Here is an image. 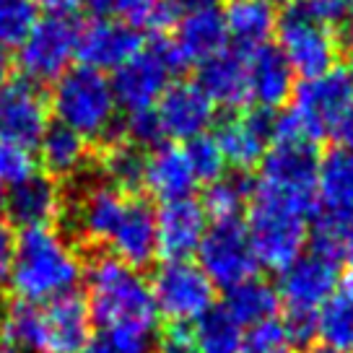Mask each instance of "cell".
<instances>
[{"label": "cell", "mask_w": 353, "mask_h": 353, "mask_svg": "<svg viewBox=\"0 0 353 353\" xmlns=\"http://www.w3.org/2000/svg\"><path fill=\"white\" fill-rule=\"evenodd\" d=\"M83 276V254L63 232L52 226L21 229L13 244L8 270L11 291L21 301L47 304L70 294Z\"/></svg>", "instance_id": "6da1fadb"}, {"label": "cell", "mask_w": 353, "mask_h": 353, "mask_svg": "<svg viewBox=\"0 0 353 353\" xmlns=\"http://www.w3.org/2000/svg\"><path fill=\"white\" fill-rule=\"evenodd\" d=\"M88 288V312L99 327L154 332L156 312L151 286L141 270L125 265L110 252H97L83 260Z\"/></svg>", "instance_id": "7a4b0ae2"}, {"label": "cell", "mask_w": 353, "mask_h": 353, "mask_svg": "<svg viewBox=\"0 0 353 353\" xmlns=\"http://www.w3.org/2000/svg\"><path fill=\"white\" fill-rule=\"evenodd\" d=\"M294 104L276 117L273 141H320L332 135L343 114L353 107V81L348 70L332 68L327 73L301 81L294 86Z\"/></svg>", "instance_id": "3957f363"}, {"label": "cell", "mask_w": 353, "mask_h": 353, "mask_svg": "<svg viewBox=\"0 0 353 353\" xmlns=\"http://www.w3.org/2000/svg\"><path fill=\"white\" fill-rule=\"evenodd\" d=\"M52 110L60 125L86 141H104L117 130V101L112 81L91 68H70L57 78Z\"/></svg>", "instance_id": "277c9868"}, {"label": "cell", "mask_w": 353, "mask_h": 353, "mask_svg": "<svg viewBox=\"0 0 353 353\" xmlns=\"http://www.w3.org/2000/svg\"><path fill=\"white\" fill-rule=\"evenodd\" d=\"M343 263V239L330 232L314 229L309 252L296 257L281 270L278 278V299L286 312H307L317 314L320 307L338 291Z\"/></svg>", "instance_id": "5b68a950"}, {"label": "cell", "mask_w": 353, "mask_h": 353, "mask_svg": "<svg viewBox=\"0 0 353 353\" xmlns=\"http://www.w3.org/2000/svg\"><path fill=\"white\" fill-rule=\"evenodd\" d=\"M320 156L309 141H273L260 161V185L254 192L276 200L301 216L317 210Z\"/></svg>", "instance_id": "8992f818"}, {"label": "cell", "mask_w": 353, "mask_h": 353, "mask_svg": "<svg viewBox=\"0 0 353 353\" xmlns=\"http://www.w3.org/2000/svg\"><path fill=\"white\" fill-rule=\"evenodd\" d=\"M244 229H247L257 263L278 273L288 268L296 257H301L309 242L307 216L265 198L260 192L252 195Z\"/></svg>", "instance_id": "52a82bcc"}, {"label": "cell", "mask_w": 353, "mask_h": 353, "mask_svg": "<svg viewBox=\"0 0 353 353\" xmlns=\"http://www.w3.org/2000/svg\"><path fill=\"white\" fill-rule=\"evenodd\" d=\"M182 68L185 63L172 42L159 39L143 47L132 60L114 70L112 91L117 107H125L128 112L154 110V104H159L164 91L172 86V76Z\"/></svg>", "instance_id": "ba28073f"}, {"label": "cell", "mask_w": 353, "mask_h": 353, "mask_svg": "<svg viewBox=\"0 0 353 353\" xmlns=\"http://www.w3.org/2000/svg\"><path fill=\"white\" fill-rule=\"evenodd\" d=\"M151 296L156 312L166 322L200 320L216 301V286L200 270V265L190 260H164L151 278Z\"/></svg>", "instance_id": "9c48e42d"}, {"label": "cell", "mask_w": 353, "mask_h": 353, "mask_svg": "<svg viewBox=\"0 0 353 353\" xmlns=\"http://www.w3.org/2000/svg\"><path fill=\"white\" fill-rule=\"evenodd\" d=\"M278 50L283 52L294 73L304 78L322 76L338 63V39L330 26L312 19L299 3L288 6L276 23Z\"/></svg>", "instance_id": "30bf717a"}, {"label": "cell", "mask_w": 353, "mask_h": 353, "mask_svg": "<svg viewBox=\"0 0 353 353\" xmlns=\"http://www.w3.org/2000/svg\"><path fill=\"white\" fill-rule=\"evenodd\" d=\"M198 257L200 270L208 276L210 283L226 291L250 278H257L260 270L247 229L239 219L216 221L213 226H208L198 247Z\"/></svg>", "instance_id": "8fae6325"}, {"label": "cell", "mask_w": 353, "mask_h": 353, "mask_svg": "<svg viewBox=\"0 0 353 353\" xmlns=\"http://www.w3.org/2000/svg\"><path fill=\"white\" fill-rule=\"evenodd\" d=\"M78 29L70 19L44 16L34 23L29 37L19 44V65L23 78L32 83L57 81L70 70V60L76 57Z\"/></svg>", "instance_id": "7c38bea8"}, {"label": "cell", "mask_w": 353, "mask_h": 353, "mask_svg": "<svg viewBox=\"0 0 353 353\" xmlns=\"http://www.w3.org/2000/svg\"><path fill=\"white\" fill-rule=\"evenodd\" d=\"M47 120L50 107L37 83L26 78H13L0 86V141L29 151L47 132Z\"/></svg>", "instance_id": "4fadbf2b"}, {"label": "cell", "mask_w": 353, "mask_h": 353, "mask_svg": "<svg viewBox=\"0 0 353 353\" xmlns=\"http://www.w3.org/2000/svg\"><path fill=\"white\" fill-rule=\"evenodd\" d=\"M353 216V154L341 145L330 148L320 159L317 169V229H327L343 236V229Z\"/></svg>", "instance_id": "5bb4252c"}, {"label": "cell", "mask_w": 353, "mask_h": 353, "mask_svg": "<svg viewBox=\"0 0 353 353\" xmlns=\"http://www.w3.org/2000/svg\"><path fill=\"white\" fill-rule=\"evenodd\" d=\"M128 195L117 192L107 182L88 185L76 195L70 205V232L78 242L88 247L110 244L114 229L120 226L122 213L128 208Z\"/></svg>", "instance_id": "9a60e30c"}, {"label": "cell", "mask_w": 353, "mask_h": 353, "mask_svg": "<svg viewBox=\"0 0 353 353\" xmlns=\"http://www.w3.org/2000/svg\"><path fill=\"white\" fill-rule=\"evenodd\" d=\"M143 50V37L130 23L97 19L78 29L76 57L91 70H117Z\"/></svg>", "instance_id": "2e32d148"}, {"label": "cell", "mask_w": 353, "mask_h": 353, "mask_svg": "<svg viewBox=\"0 0 353 353\" xmlns=\"http://www.w3.org/2000/svg\"><path fill=\"white\" fill-rule=\"evenodd\" d=\"M213 114H216L213 101L200 91L195 81L172 83L156 104L161 132L172 141H185V143L208 132L213 125Z\"/></svg>", "instance_id": "e0dca14e"}, {"label": "cell", "mask_w": 353, "mask_h": 353, "mask_svg": "<svg viewBox=\"0 0 353 353\" xmlns=\"http://www.w3.org/2000/svg\"><path fill=\"white\" fill-rule=\"evenodd\" d=\"M213 138L226 164H234L239 172H244L263 161L265 151L276 138V117L268 110L234 114L221 122L219 132Z\"/></svg>", "instance_id": "ac0fdd59"}, {"label": "cell", "mask_w": 353, "mask_h": 353, "mask_svg": "<svg viewBox=\"0 0 353 353\" xmlns=\"http://www.w3.org/2000/svg\"><path fill=\"white\" fill-rule=\"evenodd\" d=\"M208 232V213L192 198L164 203L156 213V247L166 260H190Z\"/></svg>", "instance_id": "d6986e66"}, {"label": "cell", "mask_w": 353, "mask_h": 353, "mask_svg": "<svg viewBox=\"0 0 353 353\" xmlns=\"http://www.w3.org/2000/svg\"><path fill=\"white\" fill-rule=\"evenodd\" d=\"M44 312V341L47 353H83L91 341V312L83 294L70 291L47 301Z\"/></svg>", "instance_id": "ffe728a7"}, {"label": "cell", "mask_w": 353, "mask_h": 353, "mask_svg": "<svg viewBox=\"0 0 353 353\" xmlns=\"http://www.w3.org/2000/svg\"><path fill=\"white\" fill-rule=\"evenodd\" d=\"M3 208L8 219L21 229L50 226L63 213V190L52 176L32 172L11 190H6Z\"/></svg>", "instance_id": "44dd1931"}, {"label": "cell", "mask_w": 353, "mask_h": 353, "mask_svg": "<svg viewBox=\"0 0 353 353\" xmlns=\"http://www.w3.org/2000/svg\"><path fill=\"white\" fill-rule=\"evenodd\" d=\"M110 254L135 270H143L159 254L156 247V210L148 200H128L120 226L110 239Z\"/></svg>", "instance_id": "7402d4cb"}, {"label": "cell", "mask_w": 353, "mask_h": 353, "mask_svg": "<svg viewBox=\"0 0 353 353\" xmlns=\"http://www.w3.org/2000/svg\"><path fill=\"white\" fill-rule=\"evenodd\" d=\"M247 91L260 110L273 112L294 94V70L283 52L273 44H263L247 57Z\"/></svg>", "instance_id": "603a6c76"}, {"label": "cell", "mask_w": 353, "mask_h": 353, "mask_svg": "<svg viewBox=\"0 0 353 353\" xmlns=\"http://www.w3.org/2000/svg\"><path fill=\"white\" fill-rule=\"evenodd\" d=\"M198 88L213 107H239L250 99L247 91V57L239 50H221L198 68Z\"/></svg>", "instance_id": "cb8c5ba5"}, {"label": "cell", "mask_w": 353, "mask_h": 353, "mask_svg": "<svg viewBox=\"0 0 353 353\" xmlns=\"http://www.w3.org/2000/svg\"><path fill=\"white\" fill-rule=\"evenodd\" d=\"M226 23L219 8H200L182 13L176 21V37L172 39L182 63H203L216 52L226 50Z\"/></svg>", "instance_id": "d4e9b609"}, {"label": "cell", "mask_w": 353, "mask_h": 353, "mask_svg": "<svg viewBox=\"0 0 353 353\" xmlns=\"http://www.w3.org/2000/svg\"><path fill=\"white\" fill-rule=\"evenodd\" d=\"M198 179L192 174L185 148L172 143H161L154 148V154L145 159V179L143 188L151 190V195L161 203H174L192 195Z\"/></svg>", "instance_id": "484cf974"}, {"label": "cell", "mask_w": 353, "mask_h": 353, "mask_svg": "<svg viewBox=\"0 0 353 353\" xmlns=\"http://www.w3.org/2000/svg\"><path fill=\"white\" fill-rule=\"evenodd\" d=\"M221 16L226 23V34L250 52L268 44L278 23L270 0H229Z\"/></svg>", "instance_id": "4316f807"}, {"label": "cell", "mask_w": 353, "mask_h": 353, "mask_svg": "<svg viewBox=\"0 0 353 353\" xmlns=\"http://www.w3.org/2000/svg\"><path fill=\"white\" fill-rule=\"evenodd\" d=\"M0 345L16 353H47L42 304L11 299L0 314Z\"/></svg>", "instance_id": "83f0119b"}, {"label": "cell", "mask_w": 353, "mask_h": 353, "mask_svg": "<svg viewBox=\"0 0 353 353\" xmlns=\"http://www.w3.org/2000/svg\"><path fill=\"white\" fill-rule=\"evenodd\" d=\"M223 309L232 314L236 325L252 327L260 322L276 320L281 299H278L276 286H270L268 281H260V278H250V281L226 291Z\"/></svg>", "instance_id": "f1b7e54d"}, {"label": "cell", "mask_w": 353, "mask_h": 353, "mask_svg": "<svg viewBox=\"0 0 353 353\" xmlns=\"http://www.w3.org/2000/svg\"><path fill=\"white\" fill-rule=\"evenodd\" d=\"M39 159L44 169L55 176H73L78 174L88 159V141L78 132L68 130L65 125H52L39 141Z\"/></svg>", "instance_id": "f546056e"}, {"label": "cell", "mask_w": 353, "mask_h": 353, "mask_svg": "<svg viewBox=\"0 0 353 353\" xmlns=\"http://www.w3.org/2000/svg\"><path fill=\"white\" fill-rule=\"evenodd\" d=\"M317 338L341 353L353 351V286L338 288L317 312Z\"/></svg>", "instance_id": "4dcf8cb0"}, {"label": "cell", "mask_w": 353, "mask_h": 353, "mask_svg": "<svg viewBox=\"0 0 353 353\" xmlns=\"http://www.w3.org/2000/svg\"><path fill=\"white\" fill-rule=\"evenodd\" d=\"M252 179L244 172H232V174H223L216 182H210L208 190H205L203 208L216 221L239 219L244 205L252 203Z\"/></svg>", "instance_id": "1f68e13d"}, {"label": "cell", "mask_w": 353, "mask_h": 353, "mask_svg": "<svg viewBox=\"0 0 353 353\" xmlns=\"http://www.w3.org/2000/svg\"><path fill=\"white\" fill-rule=\"evenodd\" d=\"M195 343L200 353H239L242 351V325H236L234 317L223 307L208 309L200 320L192 325Z\"/></svg>", "instance_id": "d6a6232c"}, {"label": "cell", "mask_w": 353, "mask_h": 353, "mask_svg": "<svg viewBox=\"0 0 353 353\" xmlns=\"http://www.w3.org/2000/svg\"><path fill=\"white\" fill-rule=\"evenodd\" d=\"M145 159L148 156L138 145L128 143V141L112 143L107 148L104 159H101V169H104V176H107V185L114 188L117 192H122V195L143 188Z\"/></svg>", "instance_id": "836d02e7"}, {"label": "cell", "mask_w": 353, "mask_h": 353, "mask_svg": "<svg viewBox=\"0 0 353 353\" xmlns=\"http://www.w3.org/2000/svg\"><path fill=\"white\" fill-rule=\"evenodd\" d=\"M37 21L34 0H0V44H21Z\"/></svg>", "instance_id": "e575fe53"}, {"label": "cell", "mask_w": 353, "mask_h": 353, "mask_svg": "<svg viewBox=\"0 0 353 353\" xmlns=\"http://www.w3.org/2000/svg\"><path fill=\"white\" fill-rule=\"evenodd\" d=\"M185 154H188V161L192 166V174L198 182H216L219 176H223V169H226V159L221 154L219 143L213 135H200L195 141H190L185 145Z\"/></svg>", "instance_id": "d590c367"}, {"label": "cell", "mask_w": 353, "mask_h": 353, "mask_svg": "<svg viewBox=\"0 0 353 353\" xmlns=\"http://www.w3.org/2000/svg\"><path fill=\"white\" fill-rule=\"evenodd\" d=\"M88 11L99 19H114V21L130 23V26H148L159 0H83Z\"/></svg>", "instance_id": "8d00e7d4"}, {"label": "cell", "mask_w": 353, "mask_h": 353, "mask_svg": "<svg viewBox=\"0 0 353 353\" xmlns=\"http://www.w3.org/2000/svg\"><path fill=\"white\" fill-rule=\"evenodd\" d=\"M83 353H154V341L148 332L101 327L91 335Z\"/></svg>", "instance_id": "74e56055"}, {"label": "cell", "mask_w": 353, "mask_h": 353, "mask_svg": "<svg viewBox=\"0 0 353 353\" xmlns=\"http://www.w3.org/2000/svg\"><path fill=\"white\" fill-rule=\"evenodd\" d=\"M291 345L286 341V332L281 320H268L260 325H252L244 332L242 351L239 353H288Z\"/></svg>", "instance_id": "f35d334b"}, {"label": "cell", "mask_w": 353, "mask_h": 353, "mask_svg": "<svg viewBox=\"0 0 353 353\" xmlns=\"http://www.w3.org/2000/svg\"><path fill=\"white\" fill-rule=\"evenodd\" d=\"M32 172V156L26 148L0 141V192L11 190L16 182H21Z\"/></svg>", "instance_id": "ab89813d"}, {"label": "cell", "mask_w": 353, "mask_h": 353, "mask_svg": "<svg viewBox=\"0 0 353 353\" xmlns=\"http://www.w3.org/2000/svg\"><path fill=\"white\" fill-rule=\"evenodd\" d=\"M122 132H125L128 143L138 145V148H145V145H156L159 148L161 145L159 141L164 138L159 117H156V110L130 112L125 125H122Z\"/></svg>", "instance_id": "60d3db41"}, {"label": "cell", "mask_w": 353, "mask_h": 353, "mask_svg": "<svg viewBox=\"0 0 353 353\" xmlns=\"http://www.w3.org/2000/svg\"><path fill=\"white\" fill-rule=\"evenodd\" d=\"M154 353H200L195 343L192 325L185 322H169L164 330L156 335Z\"/></svg>", "instance_id": "b9f144b4"}, {"label": "cell", "mask_w": 353, "mask_h": 353, "mask_svg": "<svg viewBox=\"0 0 353 353\" xmlns=\"http://www.w3.org/2000/svg\"><path fill=\"white\" fill-rule=\"evenodd\" d=\"M283 332L291 348H304L309 351L312 343L317 338V314H307V312H286L283 314Z\"/></svg>", "instance_id": "7bdbcfd3"}, {"label": "cell", "mask_w": 353, "mask_h": 353, "mask_svg": "<svg viewBox=\"0 0 353 353\" xmlns=\"http://www.w3.org/2000/svg\"><path fill=\"white\" fill-rule=\"evenodd\" d=\"M299 6L312 16L317 19L325 26H335L345 19V11H348V0H296Z\"/></svg>", "instance_id": "ee69618b"}, {"label": "cell", "mask_w": 353, "mask_h": 353, "mask_svg": "<svg viewBox=\"0 0 353 353\" xmlns=\"http://www.w3.org/2000/svg\"><path fill=\"white\" fill-rule=\"evenodd\" d=\"M13 244H16V236L11 232V223L0 216V281L8 278V270H11Z\"/></svg>", "instance_id": "f6af8a7d"}, {"label": "cell", "mask_w": 353, "mask_h": 353, "mask_svg": "<svg viewBox=\"0 0 353 353\" xmlns=\"http://www.w3.org/2000/svg\"><path fill=\"white\" fill-rule=\"evenodd\" d=\"M37 8L47 11V16H60V19H68V13H73L83 3V0H34Z\"/></svg>", "instance_id": "bcb514c9"}, {"label": "cell", "mask_w": 353, "mask_h": 353, "mask_svg": "<svg viewBox=\"0 0 353 353\" xmlns=\"http://www.w3.org/2000/svg\"><path fill=\"white\" fill-rule=\"evenodd\" d=\"M332 135L338 138L341 148H345V151H351V154H353V107L343 114V120L338 122V128H335V132H332Z\"/></svg>", "instance_id": "7dc6e473"}, {"label": "cell", "mask_w": 353, "mask_h": 353, "mask_svg": "<svg viewBox=\"0 0 353 353\" xmlns=\"http://www.w3.org/2000/svg\"><path fill=\"white\" fill-rule=\"evenodd\" d=\"M343 263L348 265V283L353 286V216L343 229Z\"/></svg>", "instance_id": "c3c4849f"}, {"label": "cell", "mask_w": 353, "mask_h": 353, "mask_svg": "<svg viewBox=\"0 0 353 353\" xmlns=\"http://www.w3.org/2000/svg\"><path fill=\"white\" fill-rule=\"evenodd\" d=\"M216 3H219V0H174L179 16L190 11H200V8H216Z\"/></svg>", "instance_id": "681fc988"}, {"label": "cell", "mask_w": 353, "mask_h": 353, "mask_svg": "<svg viewBox=\"0 0 353 353\" xmlns=\"http://www.w3.org/2000/svg\"><path fill=\"white\" fill-rule=\"evenodd\" d=\"M8 70H11V55H8V47L0 44V86L8 81Z\"/></svg>", "instance_id": "f907efd6"}, {"label": "cell", "mask_w": 353, "mask_h": 353, "mask_svg": "<svg viewBox=\"0 0 353 353\" xmlns=\"http://www.w3.org/2000/svg\"><path fill=\"white\" fill-rule=\"evenodd\" d=\"M345 32H348V39H351L353 44V0H348V11H345Z\"/></svg>", "instance_id": "816d5d0a"}, {"label": "cell", "mask_w": 353, "mask_h": 353, "mask_svg": "<svg viewBox=\"0 0 353 353\" xmlns=\"http://www.w3.org/2000/svg\"><path fill=\"white\" fill-rule=\"evenodd\" d=\"M304 353H341V351H332V348H327V345H312V348Z\"/></svg>", "instance_id": "f5cc1de1"}, {"label": "cell", "mask_w": 353, "mask_h": 353, "mask_svg": "<svg viewBox=\"0 0 353 353\" xmlns=\"http://www.w3.org/2000/svg\"><path fill=\"white\" fill-rule=\"evenodd\" d=\"M3 307H6V299H3V294H0V314H3Z\"/></svg>", "instance_id": "db71d44e"}, {"label": "cell", "mask_w": 353, "mask_h": 353, "mask_svg": "<svg viewBox=\"0 0 353 353\" xmlns=\"http://www.w3.org/2000/svg\"><path fill=\"white\" fill-rule=\"evenodd\" d=\"M0 353H16V351H11V348H3V345H0Z\"/></svg>", "instance_id": "11a10c76"}, {"label": "cell", "mask_w": 353, "mask_h": 353, "mask_svg": "<svg viewBox=\"0 0 353 353\" xmlns=\"http://www.w3.org/2000/svg\"><path fill=\"white\" fill-rule=\"evenodd\" d=\"M348 76H351V81H353V57H351V73H348Z\"/></svg>", "instance_id": "9f6ffc18"}, {"label": "cell", "mask_w": 353, "mask_h": 353, "mask_svg": "<svg viewBox=\"0 0 353 353\" xmlns=\"http://www.w3.org/2000/svg\"><path fill=\"white\" fill-rule=\"evenodd\" d=\"M270 3H273V0H270Z\"/></svg>", "instance_id": "6f0895ef"}]
</instances>
